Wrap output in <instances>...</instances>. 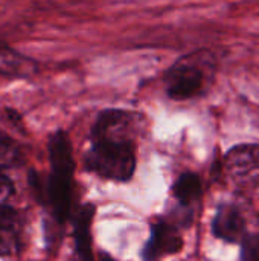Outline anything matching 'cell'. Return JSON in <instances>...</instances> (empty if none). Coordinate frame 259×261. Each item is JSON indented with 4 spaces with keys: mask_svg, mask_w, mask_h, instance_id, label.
Returning a JSON list of instances; mask_svg holds the SVG:
<instances>
[{
    "mask_svg": "<svg viewBox=\"0 0 259 261\" xmlns=\"http://www.w3.org/2000/svg\"><path fill=\"white\" fill-rule=\"evenodd\" d=\"M11 194H14V184L5 173L3 165H0V197H6Z\"/></svg>",
    "mask_w": 259,
    "mask_h": 261,
    "instance_id": "14",
    "label": "cell"
},
{
    "mask_svg": "<svg viewBox=\"0 0 259 261\" xmlns=\"http://www.w3.org/2000/svg\"><path fill=\"white\" fill-rule=\"evenodd\" d=\"M49 159H50V168L53 173L60 174H69L73 176L75 173V161H73V151L72 144L64 130H56L49 138Z\"/></svg>",
    "mask_w": 259,
    "mask_h": 261,
    "instance_id": "9",
    "label": "cell"
},
{
    "mask_svg": "<svg viewBox=\"0 0 259 261\" xmlns=\"http://www.w3.org/2000/svg\"><path fill=\"white\" fill-rule=\"evenodd\" d=\"M99 261H114L108 254H105V252H101L99 254Z\"/></svg>",
    "mask_w": 259,
    "mask_h": 261,
    "instance_id": "15",
    "label": "cell"
},
{
    "mask_svg": "<svg viewBox=\"0 0 259 261\" xmlns=\"http://www.w3.org/2000/svg\"><path fill=\"white\" fill-rule=\"evenodd\" d=\"M217 72V58L209 49L180 57L163 75L165 92L174 101H186L206 92Z\"/></svg>",
    "mask_w": 259,
    "mask_h": 261,
    "instance_id": "1",
    "label": "cell"
},
{
    "mask_svg": "<svg viewBox=\"0 0 259 261\" xmlns=\"http://www.w3.org/2000/svg\"><path fill=\"white\" fill-rule=\"evenodd\" d=\"M183 248V240L177 226L166 220H159L151 226V237L142 249L143 261H157L163 255L177 254Z\"/></svg>",
    "mask_w": 259,
    "mask_h": 261,
    "instance_id": "4",
    "label": "cell"
},
{
    "mask_svg": "<svg viewBox=\"0 0 259 261\" xmlns=\"http://www.w3.org/2000/svg\"><path fill=\"white\" fill-rule=\"evenodd\" d=\"M134 135L136 115L124 109L102 110L90 130V139L134 141Z\"/></svg>",
    "mask_w": 259,
    "mask_h": 261,
    "instance_id": "3",
    "label": "cell"
},
{
    "mask_svg": "<svg viewBox=\"0 0 259 261\" xmlns=\"http://www.w3.org/2000/svg\"><path fill=\"white\" fill-rule=\"evenodd\" d=\"M224 168L234 177H243L259 170V144H240L224 156Z\"/></svg>",
    "mask_w": 259,
    "mask_h": 261,
    "instance_id": "6",
    "label": "cell"
},
{
    "mask_svg": "<svg viewBox=\"0 0 259 261\" xmlns=\"http://www.w3.org/2000/svg\"><path fill=\"white\" fill-rule=\"evenodd\" d=\"M34 70V61L17 54L11 47H5L0 52V75L24 78Z\"/></svg>",
    "mask_w": 259,
    "mask_h": 261,
    "instance_id": "10",
    "label": "cell"
},
{
    "mask_svg": "<svg viewBox=\"0 0 259 261\" xmlns=\"http://www.w3.org/2000/svg\"><path fill=\"white\" fill-rule=\"evenodd\" d=\"M0 159L6 164H18L21 159L18 144L3 132H0Z\"/></svg>",
    "mask_w": 259,
    "mask_h": 261,
    "instance_id": "12",
    "label": "cell"
},
{
    "mask_svg": "<svg viewBox=\"0 0 259 261\" xmlns=\"http://www.w3.org/2000/svg\"><path fill=\"white\" fill-rule=\"evenodd\" d=\"M202 180L195 173H183L172 185V194L182 205H189L202 197Z\"/></svg>",
    "mask_w": 259,
    "mask_h": 261,
    "instance_id": "11",
    "label": "cell"
},
{
    "mask_svg": "<svg viewBox=\"0 0 259 261\" xmlns=\"http://www.w3.org/2000/svg\"><path fill=\"white\" fill-rule=\"evenodd\" d=\"M5 47H6V44H3V43H0V52H2V50H3Z\"/></svg>",
    "mask_w": 259,
    "mask_h": 261,
    "instance_id": "16",
    "label": "cell"
},
{
    "mask_svg": "<svg viewBox=\"0 0 259 261\" xmlns=\"http://www.w3.org/2000/svg\"><path fill=\"white\" fill-rule=\"evenodd\" d=\"M241 260L259 261V236H244L241 240Z\"/></svg>",
    "mask_w": 259,
    "mask_h": 261,
    "instance_id": "13",
    "label": "cell"
},
{
    "mask_svg": "<svg viewBox=\"0 0 259 261\" xmlns=\"http://www.w3.org/2000/svg\"><path fill=\"white\" fill-rule=\"evenodd\" d=\"M90 150L84 156L85 170L110 180L127 182L136 170L134 141L90 139Z\"/></svg>",
    "mask_w": 259,
    "mask_h": 261,
    "instance_id": "2",
    "label": "cell"
},
{
    "mask_svg": "<svg viewBox=\"0 0 259 261\" xmlns=\"http://www.w3.org/2000/svg\"><path fill=\"white\" fill-rule=\"evenodd\" d=\"M21 223L18 213L5 203H0V257H8L20 251Z\"/></svg>",
    "mask_w": 259,
    "mask_h": 261,
    "instance_id": "7",
    "label": "cell"
},
{
    "mask_svg": "<svg viewBox=\"0 0 259 261\" xmlns=\"http://www.w3.org/2000/svg\"><path fill=\"white\" fill-rule=\"evenodd\" d=\"M212 232L215 237L229 243L241 242L246 236V222L241 211L232 203L221 205L214 217Z\"/></svg>",
    "mask_w": 259,
    "mask_h": 261,
    "instance_id": "5",
    "label": "cell"
},
{
    "mask_svg": "<svg viewBox=\"0 0 259 261\" xmlns=\"http://www.w3.org/2000/svg\"><path fill=\"white\" fill-rule=\"evenodd\" d=\"M95 216V205L85 203L82 205L73 219V237H75V248L78 258L81 261L93 260V249H92V222Z\"/></svg>",
    "mask_w": 259,
    "mask_h": 261,
    "instance_id": "8",
    "label": "cell"
}]
</instances>
